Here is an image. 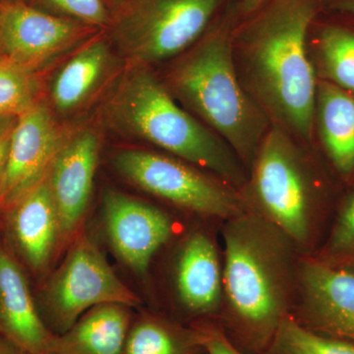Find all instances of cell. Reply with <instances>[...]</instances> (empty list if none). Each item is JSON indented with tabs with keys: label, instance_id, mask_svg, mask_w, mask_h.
<instances>
[{
	"label": "cell",
	"instance_id": "6da1fadb",
	"mask_svg": "<svg viewBox=\"0 0 354 354\" xmlns=\"http://www.w3.org/2000/svg\"><path fill=\"white\" fill-rule=\"evenodd\" d=\"M223 301L218 323L243 354H262L297 297L300 254L276 227L254 215L221 227Z\"/></svg>",
	"mask_w": 354,
	"mask_h": 354
},
{
	"label": "cell",
	"instance_id": "7a4b0ae2",
	"mask_svg": "<svg viewBox=\"0 0 354 354\" xmlns=\"http://www.w3.org/2000/svg\"><path fill=\"white\" fill-rule=\"evenodd\" d=\"M318 0H269L239 38L249 94L276 124L309 140L315 118V71L307 32Z\"/></svg>",
	"mask_w": 354,
	"mask_h": 354
},
{
	"label": "cell",
	"instance_id": "3957f363",
	"mask_svg": "<svg viewBox=\"0 0 354 354\" xmlns=\"http://www.w3.org/2000/svg\"><path fill=\"white\" fill-rule=\"evenodd\" d=\"M234 46L227 16L174 65L169 90L251 167L269 122L237 74Z\"/></svg>",
	"mask_w": 354,
	"mask_h": 354
},
{
	"label": "cell",
	"instance_id": "277c9868",
	"mask_svg": "<svg viewBox=\"0 0 354 354\" xmlns=\"http://www.w3.org/2000/svg\"><path fill=\"white\" fill-rule=\"evenodd\" d=\"M113 120L135 136L174 157L208 171L242 189L247 177L230 147L177 104L171 91L147 68L134 64L109 104Z\"/></svg>",
	"mask_w": 354,
	"mask_h": 354
},
{
	"label": "cell",
	"instance_id": "5b68a950",
	"mask_svg": "<svg viewBox=\"0 0 354 354\" xmlns=\"http://www.w3.org/2000/svg\"><path fill=\"white\" fill-rule=\"evenodd\" d=\"M242 189L247 212L279 230L300 255H309L315 236L313 179L290 133L276 123L265 133Z\"/></svg>",
	"mask_w": 354,
	"mask_h": 354
},
{
	"label": "cell",
	"instance_id": "8992f818",
	"mask_svg": "<svg viewBox=\"0 0 354 354\" xmlns=\"http://www.w3.org/2000/svg\"><path fill=\"white\" fill-rule=\"evenodd\" d=\"M67 249L59 267L44 279L37 301L50 332L64 334L84 313L97 305L140 306L138 295L116 276L85 230Z\"/></svg>",
	"mask_w": 354,
	"mask_h": 354
},
{
	"label": "cell",
	"instance_id": "52a82bcc",
	"mask_svg": "<svg viewBox=\"0 0 354 354\" xmlns=\"http://www.w3.org/2000/svg\"><path fill=\"white\" fill-rule=\"evenodd\" d=\"M114 167L140 189L202 218L223 223L246 212L236 188L174 156L124 150Z\"/></svg>",
	"mask_w": 354,
	"mask_h": 354
},
{
	"label": "cell",
	"instance_id": "ba28073f",
	"mask_svg": "<svg viewBox=\"0 0 354 354\" xmlns=\"http://www.w3.org/2000/svg\"><path fill=\"white\" fill-rule=\"evenodd\" d=\"M220 3L221 0H149L123 29V48L135 64L176 57L203 36Z\"/></svg>",
	"mask_w": 354,
	"mask_h": 354
},
{
	"label": "cell",
	"instance_id": "9c48e42d",
	"mask_svg": "<svg viewBox=\"0 0 354 354\" xmlns=\"http://www.w3.org/2000/svg\"><path fill=\"white\" fill-rule=\"evenodd\" d=\"M290 315L312 332L354 344L353 270L300 255Z\"/></svg>",
	"mask_w": 354,
	"mask_h": 354
},
{
	"label": "cell",
	"instance_id": "30bf717a",
	"mask_svg": "<svg viewBox=\"0 0 354 354\" xmlns=\"http://www.w3.org/2000/svg\"><path fill=\"white\" fill-rule=\"evenodd\" d=\"M4 244L29 276L44 279L62 249L57 207L46 178L0 212Z\"/></svg>",
	"mask_w": 354,
	"mask_h": 354
},
{
	"label": "cell",
	"instance_id": "8fae6325",
	"mask_svg": "<svg viewBox=\"0 0 354 354\" xmlns=\"http://www.w3.org/2000/svg\"><path fill=\"white\" fill-rule=\"evenodd\" d=\"M102 203L104 227L114 253L135 274L145 276L153 256L174 234L171 216L120 191L106 190Z\"/></svg>",
	"mask_w": 354,
	"mask_h": 354
},
{
	"label": "cell",
	"instance_id": "7c38bea8",
	"mask_svg": "<svg viewBox=\"0 0 354 354\" xmlns=\"http://www.w3.org/2000/svg\"><path fill=\"white\" fill-rule=\"evenodd\" d=\"M100 150L101 141L94 130L77 132L65 138L46 174L59 216L62 249L84 230Z\"/></svg>",
	"mask_w": 354,
	"mask_h": 354
},
{
	"label": "cell",
	"instance_id": "4fadbf2b",
	"mask_svg": "<svg viewBox=\"0 0 354 354\" xmlns=\"http://www.w3.org/2000/svg\"><path fill=\"white\" fill-rule=\"evenodd\" d=\"M174 285L184 325L218 321L223 301V261L218 243L204 230L186 235L177 249Z\"/></svg>",
	"mask_w": 354,
	"mask_h": 354
},
{
	"label": "cell",
	"instance_id": "5bb4252c",
	"mask_svg": "<svg viewBox=\"0 0 354 354\" xmlns=\"http://www.w3.org/2000/svg\"><path fill=\"white\" fill-rule=\"evenodd\" d=\"M64 140L53 113L43 101L17 118L0 190V212L46 178Z\"/></svg>",
	"mask_w": 354,
	"mask_h": 354
},
{
	"label": "cell",
	"instance_id": "9a60e30c",
	"mask_svg": "<svg viewBox=\"0 0 354 354\" xmlns=\"http://www.w3.org/2000/svg\"><path fill=\"white\" fill-rule=\"evenodd\" d=\"M77 35L75 25L20 0L0 3V57L37 73L69 48Z\"/></svg>",
	"mask_w": 354,
	"mask_h": 354
},
{
	"label": "cell",
	"instance_id": "2e32d148",
	"mask_svg": "<svg viewBox=\"0 0 354 354\" xmlns=\"http://www.w3.org/2000/svg\"><path fill=\"white\" fill-rule=\"evenodd\" d=\"M28 276L0 239V335L24 354H50L55 335L44 323Z\"/></svg>",
	"mask_w": 354,
	"mask_h": 354
},
{
	"label": "cell",
	"instance_id": "e0dca14e",
	"mask_svg": "<svg viewBox=\"0 0 354 354\" xmlns=\"http://www.w3.org/2000/svg\"><path fill=\"white\" fill-rule=\"evenodd\" d=\"M131 309L115 304L93 307L64 334L55 335L50 354H123Z\"/></svg>",
	"mask_w": 354,
	"mask_h": 354
},
{
	"label": "cell",
	"instance_id": "ac0fdd59",
	"mask_svg": "<svg viewBox=\"0 0 354 354\" xmlns=\"http://www.w3.org/2000/svg\"><path fill=\"white\" fill-rule=\"evenodd\" d=\"M316 109L326 151L337 171H354V97L329 81L317 85Z\"/></svg>",
	"mask_w": 354,
	"mask_h": 354
},
{
	"label": "cell",
	"instance_id": "d6986e66",
	"mask_svg": "<svg viewBox=\"0 0 354 354\" xmlns=\"http://www.w3.org/2000/svg\"><path fill=\"white\" fill-rule=\"evenodd\" d=\"M109 62V46L94 41L78 51L58 71L50 86V99L58 113H70L92 95Z\"/></svg>",
	"mask_w": 354,
	"mask_h": 354
},
{
	"label": "cell",
	"instance_id": "ffe728a7",
	"mask_svg": "<svg viewBox=\"0 0 354 354\" xmlns=\"http://www.w3.org/2000/svg\"><path fill=\"white\" fill-rule=\"evenodd\" d=\"M123 354H206L201 335L171 317L142 312L133 317Z\"/></svg>",
	"mask_w": 354,
	"mask_h": 354
},
{
	"label": "cell",
	"instance_id": "44dd1931",
	"mask_svg": "<svg viewBox=\"0 0 354 354\" xmlns=\"http://www.w3.org/2000/svg\"><path fill=\"white\" fill-rule=\"evenodd\" d=\"M318 46L321 66L329 82L354 93V32L335 26L325 28Z\"/></svg>",
	"mask_w": 354,
	"mask_h": 354
},
{
	"label": "cell",
	"instance_id": "7402d4cb",
	"mask_svg": "<svg viewBox=\"0 0 354 354\" xmlns=\"http://www.w3.org/2000/svg\"><path fill=\"white\" fill-rule=\"evenodd\" d=\"M38 73L0 57V118H19L38 104Z\"/></svg>",
	"mask_w": 354,
	"mask_h": 354
},
{
	"label": "cell",
	"instance_id": "603a6c76",
	"mask_svg": "<svg viewBox=\"0 0 354 354\" xmlns=\"http://www.w3.org/2000/svg\"><path fill=\"white\" fill-rule=\"evenodd\" d=\"M262 354H354V344L312 332L288 315Z\"/></svg>",
	"mask_w": 354,
	"mask_h": 354
},
{
	"label": "cell",
	"instance_id": "cb8c5ba5",
	"mask_svg": "<svg viewBox=\"0 0 354 354\" xmlns=\"http://www.w3.org/2000/svg\"><path fill=\"white\" fill-rule=\"evenodd\" d=\"M317 257L332 264H354V192L342 207L322 253Z\"/></svg>",
	"mask_w": 354,
	"mask_h": 354
},
{
	"label": "cell",
	"instance_id": "d4e9b609",
	"mask_svg": "<svg viewBox=\"0 0 354 354\" xmlns=\"http://www.w3.org/2000/svg\"><path fill=\"white\" fill-rule=\"evenodd\" d=\"M51 6L57 7L78 19L102 25L108 21V12L102 0H46Z\"/></svg>",
	"mask_w": 354,
	"mask_h": 354
},
{
	"label": "cell",
	"instance_id": "484cf974",
	"mask_svg": "<svg viewBox=\"0 0 354 354\" xmlns=\"http://www.w3.org/2000/svg\"><path fill=\"white\" fill-rule=\"evenodd\" d=\"M201 335L206 354H243L235 348L223 333L218 321H208L192 325Z\"/></svg>",
	"mask_w": 354,
	"mask_h": 354
},
{
	"label": "cell",
	"instance_id": "4316f807",
	"mask_svg": "<svg viewBox=\"0 0 354 354\" xmlns=\"http://www.w3.org/2000/svg\"><path fill=\"white\" fill-rule=\"evenodd\" d=\"M17 118L12 116L0 118V190L6 178L11 139Z\"/></svg>",
	"mask_w": 354,
	"mask_h": 354
},
{
	"label": "cell",
	"instance_id": "83f0119b",
	"mask_svg": "<svg viewBox=\"0 0 354 354\" xmlns=\"http://www.w3.org/2000/svg\"><path fill=\"white\" fill-rule=\"evenodd\" d=\"M269 0H241L239 11L244 15H251L257 12Z\"/></svg>",
	"mask_w": 354,
	"mask_h": 354
},
{
	"label": "cell",
	"instance_id": "f1b7e54d",
	"mask_svg": "<svg viewBox=\"0 0 354 354\" xmlns=\"http://www.w3.org/2000/svg\"><path fill=\"white\" fill-rule=\"evenodd\" d=\"M0 354H24L12 342L0 335Z\"/></svg>",
	"mask_w": 354,
	"mask_h": 354
},
{
	"label": "cell",
	"instance_id": "f546056e",
	"mask_svg": "<svg viewBox=\"0 0 354 354\" xmlns=\"http://www.w3.org/2000/svg\"><path fill=\"white\" fill-rule=\"evenodd\" d=\"M335 7L339 10L354 15V0H337L335 3Z\"/></svg>",
	"mask_w": 354,
	"mask_h": 354
}]
</instances>
